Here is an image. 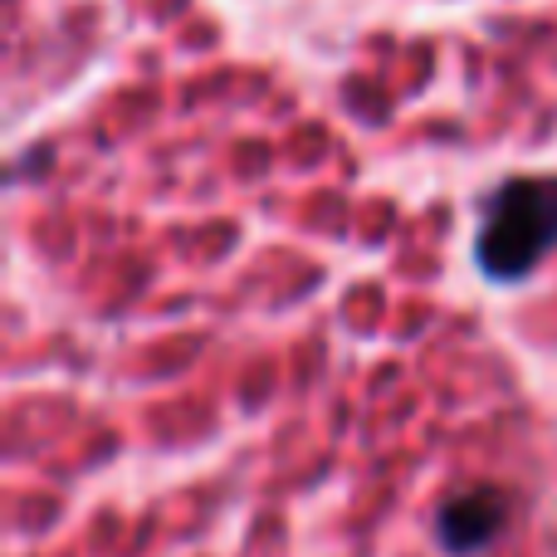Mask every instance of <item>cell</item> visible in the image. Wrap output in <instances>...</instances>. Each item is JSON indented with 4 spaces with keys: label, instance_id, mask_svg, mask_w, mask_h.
I'll use <instances>...</instances> for the list:
<instances>
[{
    "label": "cell",
    "instance_id": "cell-2",
    "mask_svg": "<svg viewBox=\"0 0 557 557\" xmlns=\"http://www.w3.org/2000/svg\"><path fill=\"white\" fill-rule=\"evenodd\" d=\"M509 523H513V494L504 484H470V490L441 499L431 529L445 557H480L509 533Z\"/></svg>",
    "mask_w": 557,
    "mask_h": 557
},
{
    "label": "cell",
    "instance_id": "cell-1",
    "mask_svg": "<svg viewBox=\"0 0 557 557\" xmlns=\"http://www.w3.org/2000/svg\"><path fill=\"white\" fill-rule=\"evenodd\" d=\"M557 250V176H509L484 196L474 264L494 284H523Z\"/></svg>",
    "mask_w": 557,
    "mask_h": 557
}]
</instances>
